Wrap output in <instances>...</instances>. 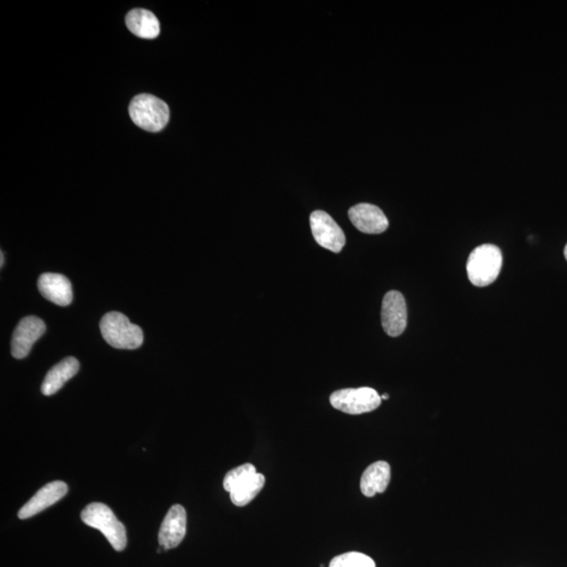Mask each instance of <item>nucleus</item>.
<instances>
[{
    "label": "nucleus",
    "mask_w": 567,
    "mask_h": 567,
    "mask_svg": "<svg viewBox=\"0 0 567 567\" xmlns=\"http://www.w3.org/2000/svg\"><path fill=\"white\" fill-rule=\"evenodd\" d=\"M103 339L116 349L135 350L144 344V331L120 312H110L100 322Z\"/></svg>",
    "instance_id": "1"
},
{
    "label": "nucleus",
    "mask_w": 567,
    "mask_h": 567,
    "mask_svg": "<svg viewBox=\"0 0 567 567\" xmlns=\"http://www.w3.org/2000/svg\"><path fill=\"white\" fill-rule=\"evenodd\" d=\"M502 262L504 258L499 247L493 244L478 246L472 251L466 264L470 282L477 287L491 285L497 280Z\"/></svg>",
    "instance_id": "2"
},
{
    "label": "nucleus",
    "mask_w": 567,
    "mask_h": 567,
    "mask_svg": "<svg viewBox=\"0 0 567 567\" xmlns=\"http://www.w3.org/2000/svg\"><path fill=\"white\" fill-rule=\"evenodd\" d=\"M81 519L88 527L102 531L117 552L126 548L127 543L126 528L108 505L94 502L82 511Z\"/></svg>",
    "instance_id": "3"
},
{
    "label": "nucleus",
    "mask_w": 567,
    "mask_h": 567,
    "mask_svg": "<svg viewBox=\"0 0 567 567\" xmlns=\"http://www.w3.org/2000/svg\"><path fill=\"white\" fill-rule=\"evenodd\" d=\"M129 116L136 126L147 132H160L169 120L167 103L152 94H142L129 104Z\"/></svg>",
    "instance_id": "4"
},
{
    "label": "nucleus",
    "mask_w": 567,
    "mask_h": 567,
    "mask_svg": "<svg viewBox=\"0 0 567 567\" xmlns=\"http://www.w3.org/2000/svg\"><path fill=\"white\" fill-rule=\"evenodd\" d=\"M330 403L336 410L358 415L376 410L382 398L374 389L368 387L342 389L331 394Z\"/></svg>",
    "instance_id": "5"
},
{
    "label": "nucleus",
    "mask_w": 567,
    "mask_h": 567,
    "mask_svg": "<svg viewBox=\"0 0 567 567\" xmlns=\"http://www.w3.org/2000/svg\"><path fill=\"white\" fill-rule=\"evenodd\" d=\"M310 226L318 245L335 253L342 251L346 244L345 234L327 212L313 211L310 216Z\"/></svg>",
    "instance_id": "6"
},
{
    "label": "nucleus",
    "mask_w": 567,
    "mask_h": 567,
    "mask_svg": "<svg viewBox=\"0 0 567 567\" xmlns=\"http://www.w3.org/2000/svg\"><path fill=\"white\" fill-rule=\"evenodd\" d=\"M407 310L404 295L399 292H389L382 300V325L389 336L397 338L405 333Z\"/></svg>",
    "instance_id": "7"
},
{
    "label": "nucleus",
    "mask_w": 567,
    "mask_h": 567,
    "mask_svg": "<svg viewBox=\"0 0 567 567\" xmlns=\"http://www.w3.org/2000/svg\"><path fill=\"white\" fill-rule=\"evenodd\" d=\"M45 333V324L37 316H26L17 325L11 342V353L17 359L29 356L32 347Z\"/></svg>",
    "instance_id": "8"
},
{
    "label": "nucleus",
    "mask_w": 567,
    "mask_h": 567,
    "mask_svg": "<svg viewBox=\"0 0 567 567\" xmlns=\"http://www.w3.org/2000/svg\"><path fill=\"white\" fill-rule=\"evenodd\" d=\"M348 215H349L353 226L364 234H382L389 227L386 215L375 205L368 203L357 204L349 210Z\"/></svg>",
    "instance_id": "9"
},
{
    "label": "nucleus",
    "mask_w": 567,
    "mask_h": 567,
    "mask_svg": "<svg viewBox=\"0 0 567 567\" xmlns=\"http://www.w3.org/2000/svg\"><path fill=\"white\" fill-rule=\"evenodd\" d=\"M186 512L185 507L176 505L170 507L159 531V543L165 549L178 546L186 535Z\"/></svg>",
    "instance_id": "10"
},
{
    "label": "nucleus",
    "mask_w": 567,
    "mask_h": 567,
    "mask_svg": "<svg viewBox=\"0 0 567 567\" xmlns=\"http://www.w3.org/2000/svg\"><path fill=\"white\" fill-rule=\"evenodd\" d=\"M67 493L68 486L63 481L47 483L21 507L19 512V517L25 520L37 515V514L45 511L47 507L62 500Z\"/></svg>",
    "instance_id": "11"
},
{
    "label": "nucleus",
    "mask_w": 567,
    "mask_h": 567,
    "mask_svg": "<svg viewBox=\"0 0 567 567\" xmlns=\"http://www.w3.org/2000/svg\"><path fill=\"white\" fill-rule=\"evenodd\" d=\"M37 286L41 294L50 302L66 307L72 303V284L67 276L59 274L41 275Z\"/></svg>",
    "instance_id": "12"
},
{
    "label": "nucleus",
    "mask_w": 567,
    "mask_h": 567,
    "mask_svg": "<svg viewBox=\"0 0 567 567\" xmlns=\"http://www.w3.org/2000/svg\"><path fill=\"white\" fill-rule=\"evenodd\" d=\"M391 481V468L386 462H376L365 470L360 480V491L366 497H374L386 491Z\"/></svg>",
    "instance_id": "13"
},
{
    "label": "nucleus",
    "mask_w": 567,
    "mask_h": 567,
    "mask_svg": "<svg viewBox=\"0 0 567 567\" xmlns=\"http://www.w3.org/2000/svg\"><path fill=\"white\" fill-rule=\"evenodd\" d=\"M79 362L75 357H67L53 367L45 377L41 392L45 397H51L61 390L64 383L73 378L79 371Z\"/></svg>",
    "instance_id": "14"
},
{
    "label": "nucleus",
    "mask_w": 567,
    "mask_h": 567,
    "mask_svg": "<svg viewBox=\"0 0 567 567\" xmlns=\"http://www.w3.org/2000/svg\"><path fill=\"white\" fill-rule=\"evenodd\" d=\"M127 26L136 37L145 39L156 38L160 33V25L152 12L136 9L127 16Z\"/></svg>",
    "instance_id": "15"
},
{
    "label": "nucleus",
    "mask_w": 567,
    "mask_h": 567,
    "mask_svg": "<svg viewBox=\"0 0 567 567\" xmlns=\"http://www.w3.org/2000/svg\"><path fill=\"white\" fill-rule=\"evenodd\" d=\"M265 484V477L259 472L251 476L250 480L242 483L234 492L230 493V500L236 506H245L255 499Z\"/></svg>",
    "instance_id": "16"
},
{
    "label": "nucleus",
    "mask_w": 567,
    "mask_h": 567,
    "mask_svg": "<svg viewBox=\"0 0 567 567\" xmlns=\"http://www.w3.org/2000/svg\"><path fill=\"white\" fill-rule=\"evenodd\" d=\"M257 469L255 465L251 464H245L238 466L232 471H229L224 478L223 487L229 494L234 492V489L241 486L242 483L250 480V478L257 474Z\"/></svg>",
    "instance_id": "17"
},
{
    "label": "nucleus",
    "mask_w": 567,
    "mask_h": 567,
    "mask_svg": "<svg viewBox=\"0 0 567 567\" xmlns=\"http://www.w3.org/2000/svg\"><path fill=\"white\" fill-rule=\"evenodd\" d=\"M329 567H376V564L367 555L349 552L331 560Z\"/></svg>",
    "instance_id": "18"
},
{
    "label": "nucleus",
    "mask_w": 567,
    "mask_h": 567,
    "mask_svg": "<svg viewBox=\"0 0 567 567\" xmlns=\"http://www.w3.org/2000/svg\"><path fill=\"white\" fill-rule=\"evenodd\" d=\"M0 258H2V259H2V263H0V266H2V267H3L4 261V252L3 251H2V257H0Z\"/></svg>",
    "instance_id": "19"
},
{
    "label": "nucleus",
    "mask_w": 567,
    "mask_h": 567,
    "mask_svg": "<svg viewBox=\"0 0 567 567\" xmlns=\"http://www.w3.org/2000/svg\"><path fill=\"white\" fill-rule=\"evenodd\" d=\"M381 398H382V399H389V395L388 394H383V395H382Z\"/></svg>",
    "instance_id": "20"
},
{
    "label": "nucleus",
    "mask_w": 567,
    "mask_h": 567,
    "mask_svg": "<svg viewBox=\"0 0 567 567\" xmlns=\"http://www.w3.org/2000/svg\"><path fill=\"white\" fill-rule=\"evenodd\" d=\"M564 256H565V259H567V244H566L565 250H564Z\"/></svg>",
    "instance_id": "21"
}]
</instances>
